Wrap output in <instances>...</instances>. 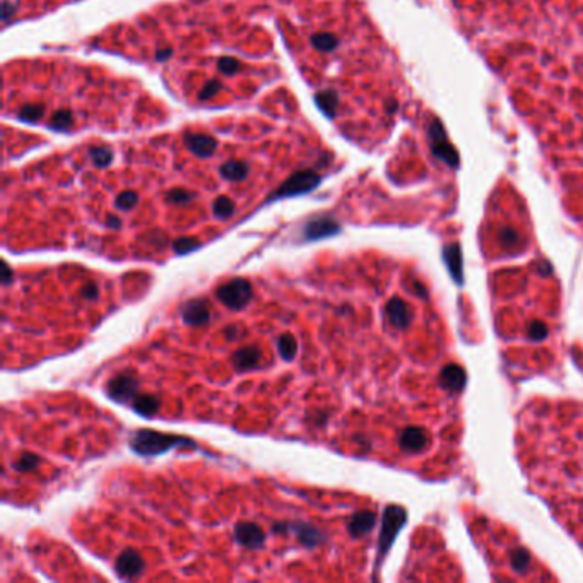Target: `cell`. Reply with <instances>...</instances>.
<instances>
[{
	"mask_svg": "<svg viewBox=\"0 0 583 583\" xmlns=\"http://www.w3.org/2000/svg\"><path fill=\"white\" fill-rule=\"evenodd\" d=\"M525 475L583 547V404L539 399L518 414Z\"/></svg>",
	"mask_w": 583,
	"mask_h": 583,
	"instance_id": "cell-1",
	"label": "cell"
},
{
	"mask_svg": "<svg viewBox=\"0 0 583 583\" xmlns=\"http://www.w3.org/2000/svg\"><path fill=\"white\" fill-rule=\"evenodd\" d=\"M494 318L501 339L510 342L504 353L510 362L524 361L529 353H540L544 365L553 368L558 358L560 289L551 267L542 260L525 267L498 270L491 277Z\"/></svg>",
	"mask_w": 583,
	"mask_h": 583,
	"instance_id": "cell-2",
	"label": "cell"
},
{
	"mask_svg": "<svg viewBox=\"0 0 583 583\" xmlns=\"http://www.w3.org/2000/svg\"><path fill=\"white\" fill-rule=\"evenodd\" d=\"M478 544L482 547L493 570H501V578L513 580H549L551 575L540 570L539 563L534 560L529 549L517 542L511 535L503 534L500 527H494L488 520H475L471 525Z\"/></svg>",
	"mask_w": 583,
	"mask_h": 583,
	"instance_id": "cell-3",
	"label": "cell"
},
{
	"mask_svg": "<svg viewBox=\"0 0 583 583\" xmlns=\"http://www.w3.org/2000/svg\"><path fill=\"white\" fill-rule=\"evenodd\" d=\"M129 447L142 457H158L173 449H195L197 443L187 436L172 435V433H159L156 429H137L130 435Z\"/></svg>",
	"mask_w": 583,
	"mask_h": 583,
	"instance_id": "cell-4",
	"label": "cell"
},
{
	"mask_svg": "<svg viewBox=\"0 0 583 583\" xmlns=\"http://www.w3.org/2000/svg\"><path fill=\"white\" fill-rule=\"evenodd\" d=\"M216 298L229 310H243L254 298V286L245 277H234L216 289Z\"/></svg>",
	"mask_w": 583,
	"mask_h": 583,
	"instance_id": "cell-5",
	"label": "cell"
},
{
	"mask_svg": "<svg viewBox=\"0 0 583 583\" xmlns=\"http://www.w3.org/2000/svg\"><path fill=\"white\" fill-rule=\"evenodd\" d=\"M272 532L276 534H293L298 539V542L307 549H315V547L323 546L327 542V534L320 531L315 525L307 524V522L294 520V522H277L272 525Z\"/></svg>",
	"mask_w": 583,
	"mask_h": 583,
	"instance_id": "cell-6",
	"label": "cell"
},
{
	"mask_svg": "<svg viewBox=\"0 0 583 583\" xmlns=\"http://www.w3.org/2000/svg\"><path fill=\"white\" fill-rule=\"evenodd\" d=\"M106 393L116 404H130L139 396V378L130 373H119L106 383Z\"/></svg>",
	"mask_w": 583,
	"mask_h": 583,
	"instance_id": "cell-7",
	"label": "cell"
},
{
	"mask_svg": "<svg viewBox=\"0 0 583 583\" xmlns=\"http://www.w3.org/2000/svg\"><path fill=\"white\" fill-rule=\"evenodd\" d=\"M145 570V561L137 551L132 547H127L122 553L116 556L115 560V571L120 578L123 580H134V578L141 577Z\"/></svg>",
	"mask_w": 583,
	"mask_h": 583,
	"instance_id": "cell-8",
	"label": "cell"
},
{
	"mask_svg": "<svg viewBox=\"0 0 583 583\" xmlns=\"http://www.w3.org/2000/svg\"><path fill=\"white\" fill-rule=\"evenodd\" d=\"M181 320L187 325L201 327L209 323L211 320V305L204 298H195V300H188L181 305L180 308Z\"/></svg>",
	"mask_w": 583,
	"mask_h": 583,
	"instance_id": "cell-9",
	"label": "cell"
},
{
	"mask_svg": "<svg viewBox=\"0 0 583 583\" xmlns=\"http://www.w3.org/2000/svg\"><path fill=\"white\" fill-rule=\"evenodd\" d=\"M234 540L247 549H260L265 542V532L255 522H238L234 525Z\"/></svg>",
	"mask_w": 583,
	"mask_h": 583,
	"instance_id": "cell-10",
	"label": "cell"
},
{
	"mask_svg": "<svg viewBox=\"0 0 583 583\" xmlns=\"http://www.w3.org/2000/svg\"><path fill=\"white\" fill-rule=\"evenodd\" d=\"M378 524V517L371 510H359L354 511L347 520V532L353 539H362L371 534Z\"/></svg>",
	"mask_w": 583,
	"mask_h": 583,
	"instance_id": "cell-11",
	"label": "cell"
},
{
	"mask_svg": "<svg viewBox=\"0 0 583 583\" xmlns=\"http://www.w3.org/2000/svg\"><path fill=\"white\" fill-rule=\"evenodd\" d=\"M231 362H233L236 371H250V369L257 368L258 362H260V349L257 346L240 347L231 356Z\"/></svg>",
	"mask_w": 583,
	"mask_h": 583,
	"instance_id": "cell-12",
	"label": "cell"
},
{
	"mask_svg": "<svg viewBox=\"0 0 583 583\" xmlns=\"http://www.w3.org/2000/svg\"><path fill=\"white\" fill-rule=\"evenodd\" d=\"M337 231H339V225H337L334 219L318 218V219H314V221H310L307 226H305L303 236L305 240L316 241L320 240V238L332 236V234H336Z\"/></svg>",
	"mask_w": 583,
	"mask_h": 583,
	"instance_id": "cell-13",
	"label": "cell"
},
{
	"mask_svg": "<svg viewBox=\"0 0 583 583\" xmlns=\"http://www.w3.org/2000/svg\"><path fill=\"white\" fill-rule=\"evenodd\" d=\"M132 407L137 414L144 416V418H152L161 409V399L158 396H152V393H139L132 402Z\"/></svg>",
	"mask_w": 583,
	"mask_h": 583,
	"instance_id": "cell-14",
	"label": "cell"
},
{
	"mask_svg": "<svg viewBox=\"0 0 583 583\" xmlns=\"http://www.w3.org/2000/svg\"><path fill=\"white\" fill-rule=\"evenodd\" d=\"M277 351L284 361H293L298 354V340L293 334H280L277 337Z\"/></svg>",
	"mask_w": 583,
	"mask_h": 583,
	"instance_id": "cell-15",
	"label": "cell"
},
{
	"mask_svg": "<svg viewBox=\"0 0 583 583\" xmlns=\"http://www.w3.org/2000/svg\"><path fill=\"white\" fill-rule=\"evenodd\" d=\"M40 464V455L33 453V451H24V453H21L19 457L16 458V462H12V469L16 472H33L37 471Z\"/></svg>",
	"mask_w": 583,
	"mask_h": 583,
	"instance_id": "cell-16",
	"label": "cell"
},
{
	"mask_svg": "<svg viewBox=\"0 0 583 583\" xmlns=\"http://www.w3.org/2000/svg\"><path fill=\"white\" fill-rule=\"evenodd\" d=\"M197 248H201V241H198L197 238L181 236L178 240L173 241V250L178 255H187L190 254V252L197 250Z\"/></svg>",
	"mask_w": 583,
	"mask_h": 583,
	"instance_id": "cell-17",
	"label": "cell"
},
{
	"mask_svg": "<svg viewBox=\"0 0 583 583\" xmlns=\"http://www.w3.org/2000/svg\"><path fill=\"white\" fill-rule=\"evenodd\" d=\"M214 216L219 219H227L234 214V202L227 197H218L214 202Z\"/></svg>",
	"mask_w": 583,
	"mask_h": 583,
	"instance_id": "cell-18",
	"label": "cell"
},
{
	"mask_svg": "<svg viewBox=\"0 0 583 583\" xmlns=\"http://www.w3.org/2000/svg\"><path fill=\"white\" fill-rule=\"evenodd\" d=\"M137 194L135 192H122V194L119 195V197L115 198V207L120 209V211L127 212V211H132V209L137 205Z\"/></svg>",
	"mask_w": 583,
	"mask_h": 583,
	"instance_id": "cell-19",
	"label": "cell"
},
{
	"mask_svg": "<svg viewBox=\"0 0 583 583\" xmlns=\"http://www.w3.org/2000/svg\"><path fill=\"white\" fill-rule=\"evenodd\" d=\"M194 198V195L190 192L183 190V188H175V190H170L168 195H166V201L172 202V204H187Z\"/></svg>",
	"mask_w": 583,
	"mask_h": 583,
	"instance_id": "cell-20",
	"label": "cell"
},
{
	"mask_svg": "<svg viewBox=\"0 0 583 583\" xmlns=\"http://www.w3.org/2000/svg\"><path fill=\"white\" fill-rule=\"evenodd\" d=\"M98 293H99V289L94 283L84 284L83 289H81V294H83L84 300H90V301L96 300V298H98Z\"/></svg>",
	"mask_w": 583,
	"mask_h": 583,
	"instance_id": "cell-21",
	"label": "cell"
},
{
	"mask_svg": "<svg viewBox=\"0 0 583 583\" xmlns=\"http://www.w3.org/2000/svg\"><path fill=\"white\" fill-rule=\"evenodd\" d=\"M0 280H2L3 286H9V284L14 280L12 269L9 267V264H7V262H2V277H0Z\"/></svg>",
	"mask_w": 583,
	"mask_h": 583,
	"instance_id": "cell-22",
	"label": "cell"
},
{
	"mask_svg": "<svg viewBox=\"0 0 583 583\" xmlns=\"http://www.w3.org/2000/svg\"><path fill=\"white\" fill-rule=\"evenodd\" d=\"M106 226L112 227V229H119V227L122 226V221H120V218H116V216H108V219H106Z\"/></svg>",
	"mask_w": 583,
	"mask_h": 583,
	"instance_id": "cell-23",
	"label": "cell"
},
{
	"mask_svg": "<svg viewBox=\"0 0 583 583\" xmlns=\"http://www.w3.org/2000/svg\"><path fill=\"white\" fill-rule=\"evenodd\" d=\"M226 339L231 340V339H236V329L234 327H229V329L226 330Z\"/></svg>",
	"mask_w": 583,
	"mask_h": 583,
	"instance_id": "cell-24",
	"label": "cell"
}]
</instances>
